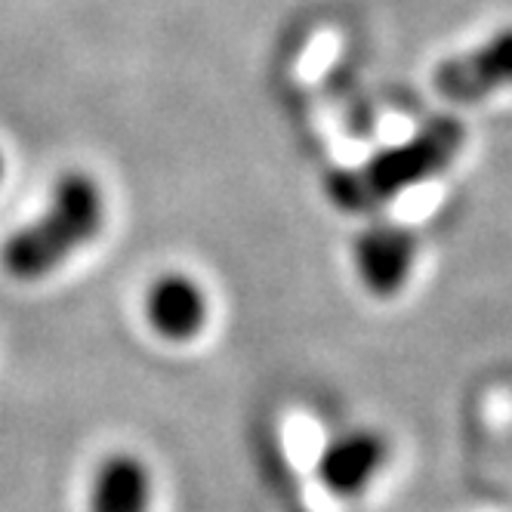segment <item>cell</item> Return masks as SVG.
Wrapping results in <instances>:
<instances>
[{
	"mask_svg": "<svg viewBox=\"0 0 512 512\" xmlns=\"http://www.w3.org/2000/svg\"><path fill=\"white\" fill-rule=\"evenodd\" d=\"M0 176H4V158H0Z\"/></svg>",
	"mask_w": 512,
	"mask_h": 512,
	"instance_id": "obj_8",
	"label": "cell"
},
{
	"mask_svg": "<svg viewBox=\"0 0 512 512\" xmlns=\"http://www.w3.org/2000/svg\"><path fill=\"white\" fill-rule=\"evenodd\" d=\"M145 315L161 337L192 340L207 321V297L189 275L167 272L145 294Z\"/></svg>",
	"mask_w": 512,
	"mask_h": 512,
	"instance_id": "obj_6",
	"label": "cell"
},
{
	"mask_svg": "<svg viewBox=\"0 0 512 512\" xmlns=\"http://www.w3.org/2000/svg\"><path fill=\"white\" fill-rule=\"evenodd\" d=\"M435 90L451 102L469 105L485 102L500 90L512 87V28L497 34L460 56L445 59L432 75Z\"/></svg>",
	"mask_w": 512,
	"mask_h": 512,
	"instance_id": "obj_3",
	"label": "cell"
},
{
	"mask_svg": "<svg viewBox=\"0 0 512 512\" xmlns=\"http://www.w3.org/2000/svg\"><path fill=\"white\" fill-rule=\"evenodd\" d=\"M466 130L454 118H435L408 142L374 155L358 170H340L327 182V192L343 210H371L401 192L442 173L463 149Z\"/></svg>",
	"mask_w": 512,
	"mask_h": 512,
	"instance_id": "obj_2",
	"label": "cell"
},
{
	"mask_svg": "<svg viewBox=\"0 0 512 512\" xmlns=\"http://www.w3.org/2000/svg\"><path fill=\"white\" fill-rule=\"evenodd\" d=\"M105 219V204L96 179L71 170L50 195L41 219L13 232L0 247V263L19 281L44 278L59 269L71 253L96 238Z\"/></svg>",
	"mask_w": 512,
	"mask_h": 512,
	"instance_id": "obj_1",
	"label": "cell"
},
{
	"mask_svg": "<svg viewBox=\"0 0 512 512\" xmlns=\"http://www.w3.org/2000/svg\"><path fill=\"white\" fill-rule=\"evenodd\" d=\"M152 479L133 454H112L93 479L90 512H149Z\"/></svg>",
	"mask_w": 512,
	"mask_h": 512,
	"instance_id": "obj_7",
	"label": "cell"
},
{
	"mask_svg": "<svg viewBox=\"0 0 512 512\" xmlns=\"http://www.w3.org/2000/svg\"><path fill=\"white\" fill-rule=\"evenodd\" d=\"M386 463H389L386 438L371 429H355L334 438L321 451L318 479L337 497H361L386 469Z\"/></svg>",
	"mask_w": 512,
	"mask_h": 512,
	"instance_id": "obj_5",
	"label": "cell"
},
{
	"mask_svg": "<svg viewBox=\"0 0 512 512\" xmlns=\"http://www.w3.org/2000/svg\"><path fill=\"white\" fill-rule=\"evenodd\" d=\"M352 256L368 294L386 300L405 290L417 263V238L401 226H374L358 235Z\"/></svg>",
	"mask_w": 512,
	"mask_h": 512,
	"instance_id": "obj_4",
	"label": "cell"
}]
</instances>
